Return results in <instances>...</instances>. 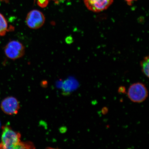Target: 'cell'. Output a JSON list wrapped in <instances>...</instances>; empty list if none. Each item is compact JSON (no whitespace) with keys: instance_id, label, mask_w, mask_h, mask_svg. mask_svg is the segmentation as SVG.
I'll return each mask as SVG.
<instances>
[{"instance_id":"obj_1","label":"cell","mask_w":149,"mask_h":149,"mask_svg":"<svg viewBox=\"0 0 149 149\" xmlns=\"http://www.w3.org/2000/svg\"><path fill=\"white\" fill-rule=\"evenodd\" d=\"M21 137L20 134L13 130L10 126L3 127L0 149H18L21 142Z\"/></svg>"},{"instance_id":"obj_2","label":"cell","mask_w":149,"mask_h":149,"mask_svg":"<svg viewBox=\"0 0 149 149\" xmlns=\"http://www.w3.org/2000/svg\"><path fill=\"white\" fill-rule=\"evenodd\" d=\"M127 95L132 102L141 103L148 96V91L144 84L137 82L132 84L128 88Z\"/></svg>"},{"instance_id":"obj_3","label":"cell","mask_w":149,"mask_h":149,"mask_svg":"<svg viewBox=\"0 0 149 149\" xmlns=\"http://www.w3.org/2000/svg\"><path fill=\"white\" fill-rule=\"evenodd\" d=\"M4 52L9 58L16 60L25 54V48L21 42L17 40H11L5 46Z\"/></svg>"},{"instance_id":"obj_4","label":"cell","mask_w":149,"mask_h":149,"mask_svg":"<svg viewBox=\"0 0 149 149\" xmlns=\"http://www.w3.org/2000/svg\"><path fill=\"white\" fill-rule=\"evenodd\" d=\"M45 21L44 14L40 11L33 10L28 13L26 18V23L28 27L37 29L42 26Z\"/></svg>"},{"instance_id":"obj_5","label":"cell","mask_w":149,"mask_h":149,"mask_svg":"<svg viewBox=\"0 0 149 149\" xmlns=\"http://www.w3.org/2000/svg\"><path fill=\"white\" fill-rule=\"evenodd\" d=\"M1 109L3 113L8 115H16L20 109L19 102L14 97H8L2 101Z\"/></svg>"},{"instance_id":"obj_6","label":"cell","mask_w":149,"mask_h":149,"mask_svg":"<svg viewBox=\"0 0 149 149\" xmlns=\"http://www.w3.org/2000/svg\"><path fill=\"white\" fill-rule=\"evenodd\" d=\"M113 0H84L86 6L94 12H100L106 10L113 3Z\"/></svg>"},{"instance_id":"obj_7","label":"cell","mask_w":149,"mask_h":149,"mask_svg":"<svg viewBox=\"0 0 149 149\" xmlns=\"http://www.w3.org/2000/svg\"><path fill=\"white\" fill-rule=\"evenodd\" d=\"M14 30V27L9 26L6 18L0 13V36H4L7 32Z\"/></svg>"},{"instance_id":"obj_8","label":"cell","mask_w":149,"mask_h":149,"mask_svg":"<svg viewBox=\"0 0 149 149\" xmlns=\"http://www.w3.org/2000/svg\"><path fill=\"white\" fill-rule=\"evenodd\" d=\"M141 71L143 74L148 78L149 77V56L144 57L140 63Z\"/></svg>"},{"instance_id":"obj_9","label":"cell","mask_w":149,"mask_h":149,"mask_svg":"<svg viewBox=\"0 0 149 149\" xmlns=\"http://www.w3.org/2000/svg\"><path fill=\"white\" fill-rule=\"evenodd\" d=\"M35 148L34 144L31 141H27L25 142L22 141L20 142L18 149H35Z\"/></svg>"},{"instance_id":"obj_10","label":"cell","mask_w":149,"mask_h":149,"mask_svg":"<svg viewBox=\"0 0 149 149\" xmlns=\"http://www.w3.org/2000/svg\"><path fill=\"white\" fill-rule=\"evenodd\" d=\"M50 0H37V4L41 8H45L47 6Z\"/></svg>"},{"instance_id":"obj_11","label":"cell","mask_w":149,"mask_h":149,"mask_svg":"<svg viewBox=\"0 0 149 149\" xmlns=\"http://www.w3.org/2000/svg\"><path fill=\"white\" fill-rule=\"evenodd\" d=\"M126 91L125 88V87L121 86L118 89V92L119 93H125Z\"/></svg>"},{"instance_id":"obj_12","label":"cell","mask_w":149,"mask_h":149,"mask_svg":"<svg viewBox=\"0 0 149 149\" xmlns=\"http://www.w3.org/2000/svg\"><path fill=\"white\" fill-rule=\"evenodd\" d=\"M125 1L127 3L128 5H132V3L134 2V1H136V0H125Z\"/></svg>"},{"instance_id":"obj_13","label":"cell","mask_w":149,"mask_h":149,"mask_svg":"<svg viewBox=\"0 0 149 149\" xmlns=\"http://www.w3.org/2000/svg\"><path fill=\"white\" fill-rule=\"evenodd\" d=\"M107 111L108 109L107 108H104V109H102V113H104V114H105V113L107 112Z\"/></svg>"},{"instance_id":"obj_14","label":"cell","mask_w":149,"mask_h":149,"mask_svg":"<svg viewBox=\"0 0 149 149\" xmlns=\"http://www.w3.org/2000/svg\"><path fill=\"white\" fill-rule=\"evenodd\" d=\"M10 0H0V1L4 2L6 3H8Z\"/></svg>"},{"instance_id":"obj_15","label":"cell","mask_w":149,"mask_h":149,"mask_svg":"<svg viewBox=\"0 0 149 149\" xmlns=\"http://www.w3.org/2000/svg\"><path fill=\"white\" fill-rule=\"evenodd\" d=\"M34 1H35V0H34ZM51 1L55 2L56 3H58V1L57 0H51Z\"/></svg>"},{"instance_id":"obj_16","label":"cell","mask_w":149,"mask_h":149,"mask_svg":"<svg viewBox=\"0 0 149 149\" xmlns=\"http://www.w3.org/2000/svg\"><path fill=\"white\" fill-rule=\"evenodd\" d=\"M0 126H1V124H0Z\"/></svg>"}]
</instances>
